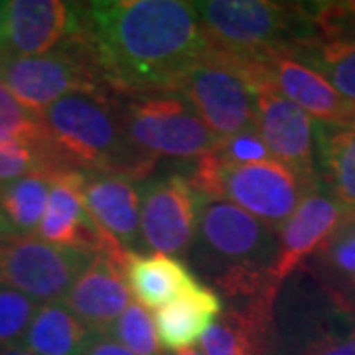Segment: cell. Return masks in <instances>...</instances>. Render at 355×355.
<instances>
[{"instance_id": "obj_1", "label": "cell", "mask_w": 355, "mask_h": 355, "mask_svg": "<svg viewBox=\"0 0 355 355\" xmlns=\"http://www.w3.org/2000/svg\"><path fill=\"white\" fill-rule=\"evenodd\" d=\"M71 36L85 48L103 85L130 97L172 93L207 53L193 2L182 0L76 4Z\"/></svg>"}, {"instance_id": "obj_2", "label": "cell", "mask_w": 355, "mask_h": 355, "mask_svg": "<svg viewBox=\"0 0 355 355\" xmlns=\"http://www.w3.org/2000/svg\"><path fill=\"white\" fill-rule=\"evenodd\" d=\"M40 119L62 170L144 180L158 162L132 146L123 125V105L109 89L69 93L40 113Z\"/></svg>"}, {"instance_id": "obj_3", "label": "cell", "mask_w": 355, "mask_h": 355, "mask_svg": "<svg viewBox=\"0 0 355 355\" xmlns=\"http://www.w3.org/2000/svg\"><path fill=\"white\" fill-rule=\"evenodd\" d=\"M277 231L241 207L200 193V214L190 257L207 280L233 300L266 296L270 266L277 257Z\"/></svg>"}, {"instance_id": "obj_4", "label": "cell", "mask_w": 355, "mask_h": 355, "mask_svg": "<svg viewBox=\"0 0 355 355\" xmlns=\"http://www.w3.org/2000/svg\"><path fill=\"white\" fill-rule=\"evenodd\" d=\"M275 355H355V300L298 268L272 308Z\"/></svg>"}, {"instance_id": "obj_5", "label": "cell", "mask_w": 355, "mask_h": 355, "mask_svg": "<svg viewBox=\"0 0 355 355\" xmlns=\"http://www.w3.org/2000/svg\"><path fill=\"white\" fill-rule=\"evenodd\" d=\"M207 50L237 62L259 60L279 48L312 38L306 4L268 0L193 2Z\"/></svg>"}, {"instance_id": "obj_6", "label": "cell", "mask_w": 355, "mask_h": 355, "mask_svg": "<svg viewBox=\"0 0 355 355\" xmlns=\"http://www.w3.org/2000/svg\"><path fill=\"white\" fill-rule=\"evenodd\" d=\"M190 184L205 198L223 200L279 231L308 193L312 184L279 160L268 158L254 164H229L217 150L196 158Z\"/></svg>"}, {"instance_id": "obj_7", "label": "cell", "mask_w": 355, "mask_h": 355, "mask_svg": "<svg viewBox=\"0 0 355 355\" xmlns=\"http://www.w3.org/2000/svg\"><path fill=\"white\" fill-rule=\"evenodd\" d=\"M172 93L190 103L205 127L219 139L257 128L251 81L243 65L229 55L207 50L178 79Z\"/></svg>"}, {"instance_id": "obj_8", "label": "cell", "mask_w": 355, "mask_h": 355, "mask_svg": "<svg viewBox=\"0 0 355 355\" xmlns=\"http://www.w3.org/2000/svg\"><path fill=\"white\" fill-rule=\"evenodd\" d=\"M123 125L132 146L154 158H200L221 142L176 93L130 97L123 105Z\"/></svg>"}, {"instance_id": "obj_9", "label": "cell", "mask_w": 355, "mask_h": 355, "mask_svg": "<svg viewBox=\"0 0 355 355\" xmlns=\"http://www.w3.org/2000/svg\"><path fill=\"white\" fill-rule=\"evenodd\" d=\"M0 83L36 114L69 93L105 87L89 53L73 36L42 55H6L0 62Z\"/></svg>"}, {"instance_id": "obj_10", "label": "cell", "mask_w": 355, "mask_h": 355, "mask_svg": "<svg viewBox=\"0 0 355 355\" xmlns=\"http://www.w3.org/2000/svg\"><path fill=\"white\" fill-rule=\"evenodd\" d=\"M91 254L64 249L36 235L0 233V284L34 302H58L79 279Z\"/></svg>"}, {"instance_id": "obj_11", "label": "cell", "mask_w": 355, "mask_h": 355, "mask_svg": "<svg viewBox=\"0 0 355 355\" xmlns=\"http://www.w3.org/2000/svg\"><path fill=\"white\" fill-rule=\"evenodd\" d=\"M251 85L266 81L320 125H355V105L343 99L324 77L298 60L291 48H279L259 60L239 62Z\"/></svg>"}, {"instance_id": "obj_12", "label": "cell", "mask_w": 355, "mask_h": 355, "mask_svg": "<svg viewBox=\"0 0 355 355\" xmlns=\"http://www.w3.org/2000/svg\"><path fill=\"white\" fill-rule=\"evenodd\" d=\"M140 191L142 243L168 257L190 253L198 229L200 191L190 180L176 174L140 184Z\"/></svg>"}, {"instance_id": "obj_13", "label": "cell", "mask_w": 355, "mask_h": 355, "mask_svg": "<svg viewBox=\"0 0 355 355\" xmlns=\"http://www.w3.org/2000/svg\"><path fill=\"white\" fill-rule=\"evenodd\" d=\"M257 130L275 160L312 184H320L316 168V125L310 114L282 97L266 81L251 85Z\"/></svg>"}, {"instance_id": "obj_14", "label": "cell", "mask_w": 355, "mask_h": 355, "mask_svg": "<svg viewBox=\"0 0 355 355\" xmlns=\"http://www.w3.org/2000/svg\"><path fill=\"white\" fill-rule=\"evenodd\" d=\"M354 211L331 198L324 188L308 193L291 219L277 231L279 245L268 275L270 288L279 294L280 286L302 268L310 257H316L324 249Z\"/></svg>"}, {"instance_id": "obj_15", "label": "cell", "mask_w": 355, "mask_h": 355, "mask_svg": "<svg viewBox=\"0 0 355 355\" xmlns=\"http://www.w3.org/2000/svg\"><path fill=\"white\" fill-rule=\"evenodd\" d=\"M83 182L79 170H62L51 176L48 205L38 227L40 239L91 257L105 253L125 259L128 251L109 239L89 214Z\"/></svg>"}, {"instance_id": "obj_16", "label": "cell", "mask_w": 355, "mask_h": 355, "mask_svg": "<svg viewBox=\"0 0 355 355\" xmlns=\"http://www.w3.org/2000/svg\"><path fill=\"white\" fill-rule=\"evenodd\" d=\"M125 263L127 257L93 254L85 270L65 294V306L93 334H107L132 304L125 279Z\"/></svg>"}, {"instance_id": "obj_17", "label": "cell", "mask_w": 355, "mask_h": 355, "mask_svg": "<svg viewBox=\"0 0 355 355\" xmlns=\"http://www.w3.org/2000/svg\"><path fill=\"white\" fill-rule=\"evenodd\" d=\"M83 178L85 203L97 227L125 251L142 245L139 180L109 172H83Z\"/></svg>"}, {"instance_id": "obj_18", "label": "cell", "mask_w": 355, "mask_h": 355, "mask_svg": "<svg viewBox=\"0 0 355 355\" xmlns=\"http://www.w3.org/2000/svg\"><path fill=\"white\" fill-rule=\"evenodd\" d=\"M76 28V4L64 0L6 2L8 55H42L64 46Z\"/></svg>"}, {"instance_id": "obj_19", "label": "cell", "mask_w": 355, "mask_h": 355, "mask_svg": "<svg viewBox=\"0 0 355 355\" xmlns=\"http://www.w3.org/2000/svg\"><path fill=\"white\" fill-rule=\"evenodd\" d=\"M275 300L259 296L241 300L221 316L200 340L205 355H275Z\"/></svg>"}, {"instance_id": "obj_20", "label": "cell", "mask_w": 355, "mask_h": 355, "mask_svg": "<svg viewBox=\"0 0 355 355\" xmlns=\"http://www.w3.org/2000/svg\"><path fill=\"white\" fill-rule=\"evenodd\" d=\"M223 312V302L214 288L196 286L174 302L156 310L154 326L162 349L184 352L203 338Z\"/></svg>"}, {"instance_id": "obj_21", "label": "cell", "mask_w": 355, "mask_h": 355, "mask_svg": "<svg viewBox=\"0 0 355 355\" xmlns=\"http://www.w3.org/2000/svg\"><path fill=\"white\" fill-rule=\"evenodd\" d=\"M125 279L140 306L158 310L200 286L193 272L182 261L160 253L140 254L130 251L125 263Z\"/></svg>"}, {"instance_id": "obj_22", "label": "cell", "mask_w": 355, "mask_h": 355, "mask_svg": "<svg viewBox=\"0 0 355 355\" xmlns=\"http://www.w3.org/2000/svg\"><path fill=\"white\" fill-rule=\"evenodd\" d=\"M316 168L320 186L355 209V125L316 123Z\"/></svg>"}, {"instance_id": "obj_23", "label": "cell", "mask_w": 355, "mask_h": 355, "mask_svg": "<svg viewBox=\"0 0 355 355\" xmlns=\"http://www.w3.org/2000/svg\"><path fill=\"white\" fill-rule=\"evenodd\" d=\"M89 334L64 300H58L38 306L22 343L34 355H81Z\"/></svg>"}, {"instance_id": "obj_24", "label": "cell", "mask_w": 355, "mask_h": 355, "mask_svg": "<svg viewBox=\"0 0 355 355\" xmlns=\"http://www.w3.org/2000/svg\"><path fill=\"white\" fill-rule=\"evenodd\" d=\"M51 178L30 174L0 184V233L32 235L48 205Z\"/></svg>"}, {"instance_id": "obj_25", "label": "cell", "mask_w": 355, "mask_h": 355, "mask_svg": "<svg viewBox=\"0 0 355 355\" xmlns=\"http://www.w3.org/2000/svg\"><path fill=\"white\" fill-rule=\"evenodd\" d=\"M291 51L316 69L343 99L355 105V36L331 40H304Z\"/></svg>"}, {"instance_id": "obj_26", "label": "cell", "mask_w": 355, "mask_h": 355, "mask_svg": "<svg viewBox=\"0 0 355 355\" xmlns=\"http://www.w3.org/2000/svg\"><path fill=\"white\" fill-rule=\"evenodd\" d=\"M314 259L310 270L316 277L338 291L349 292L355 284V211Z\"/></svg>"}, {"instance_id": "obj_27", "label": "cell", "mask_w": 355, "mask_h": 355, "mask_svg": "<svg viewBox=\"0 0 355 355\" xmlns=\"http://www.w3.org/2000/svg\"><path fill=\"white\" fill-rule=\"evenodd\" d=\"M107 334L135 355H166L158 342L154 320L144 306H128Z\"/></svg>"}, {"instance_id": "obj_28", "label": "cell", "mask_w": 355, "mask_h": 355, "mask_svg": "<svg viewBox=\"0 0 355 355\" xmlns=\"http://www.w3.org/2000/svg\"><path fill=\"white\" fill-rule=\"evenodd\" d=\"M38 306L22 292L0 284V349L20 345Z\"/></svg>"}, {"instance_id": "obj_29", "label": "cell", "mask_w": 355, "mask_h": 355, "mask_svg": "<svg viewBox=\"0 0 355 355\" xmlns=\"http://www.w3.org/2000/svg\"><path fill=\"white\" fill-rule=\"evenodd\" d=\"M0 139H20L30 142L48 140L40 114L28 111L2 83H0Z\"/></svg>"}, {"instance_id": "obj_30", "label": "cell", "mask_w": 355, "mask_h": 355, "mask_svg": "<svg viewBox=\"0 0 355 355\" xmlns=\"http://www.w3.org/2000/svg\"><path fill=\"white\" fill-rule=\"evenodd\" d=\"M216 150L229 164H254L272 158L257 128L243 130L229 139H221Z\"/></svg>"}, {"instance_id": "obj_31", "label": "cell", "mask_w": 355, "mask_h": 355, "mask_svg": "<svg viewBox=\"0 0 355 355\" xmlns=\"http://www.w3.org/2000/svg\"><path fill=\"white\" fill-rule=\"evenodd\" d=\"M81 355H135L125 345L113 340L109 334H89Z\"/></svg>"}, {"instance_id": "obj_32", "label": "cell", "mask_w": 355, "mask_h": 355, "mask_svg": "<svg viewBox=\"0 0 355 355\" xmlns=\"http://www.w3.org/2000/svg\"><path fill=\"white\" fill-rule=\"evenodd\" d=\"M8 55L6 48V2H0V62Z\"/></svg>"}, {"instance_id": "obj_33", "label": "cell", "mask_w": 355, "mask_h": 355, "mask_svg": "<svg viewBox=\"0 0 355 355\" xmlns=\"http://www.w3.org/2000/svg\"><path fill=\"white\" fill-rule=\"evenodd\" d=\"M0 355H34V354H32V352H28L24 345H14V347L0 349Z\"/></svg>"}, {"instance_id": "obj_34", "label": "cell", "mask_w": 355, "mask_h": 355, "mask_svg": "<svg viewBox=\"0 0 355 355\" xmlns=\"http://www.w3.org/2000/svg\"><path fill=\"white\" fill-rule=\"evenodd\" d=\"M174 355H205V354L200 352V349H193V347H191V349H184V352H178V354Z\"/></svg>"}, {"instance_id": "obj_35", "label": "cell", "mask_w": 355, "mask_h": 355, "mask_svg": "<svg viewBox=\"0 0 355 355\" xmlns=\"http://www.w3.org/2000/svg\"><path fill=\"white\" fill-rule=\"evenodd\" d=\"M347 294H349V296H352V298H354V300H355V284H354V286H352V288H349V292H347Z\"/></svg>"}]
</instances>
